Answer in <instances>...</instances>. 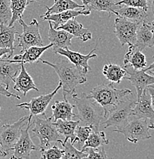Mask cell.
Here are the masks:
<instances>
[{
	"label": "cell",
	"mask_w": 154,
	"mask_h": 159,
	"mask_svg": "<svg viewBox=\"0 0 154 159\" xmlns=\"http://www.w3.org/2000/svg\"><path fill=\"white\" fill-rule=\"evenodd\" d=\"M72 99L78 111L76 117L85 125H89L92 131H99L102 120L106 118L104 109L98 102L85 93H73Z\"/></svg>",
	"instance_id": "cell-1"
},
{
	"label": "cell",
	"mask_w": 154,
	"mask_h": 159,
	"mask_svg": "<svg viewBox=\"0 0 154 159\" xmlns=\"http://www.w3.org/2000/svg\"><path fill=\"white\" fill-rule=\"evenodd\" d=\"M40 61L43 64L52 67L58 74L62 84L63 96L72 95L75 92L77 85L87 82L84 70L68 60H62L60 62L56 63H51L41 58Z\"/></svg>",
	"instance_id": "cell-2"
},
{
	"label": "cell",
	"mask_w": 154,
	"mask_h": 159,
	"mask_svg": "<svg viewBox=\"0 0 154 159\" xmlns=\"http://www.w3.org/2000/svg\"><path fill=\"white\" fill-rule=\"evenodd\" d=\"M132 91L129 89H118L114 87L113 83L107 84H100L93 88L90 93L87 94L97 101L104 108L106 117L114 107H117L124 98L131 95Z\"/></svg>",
	"instance_id": "cell-3"
},
{
	"label": "cell",
	"mask_w": 154,
	"mask_h": 159,
	"mask_svg": "<svg viewBox=\"0 0 154 159\" xmlns=\"http://www.w3.org/2000/svg\"><path fill=\"white\" fill-rule=\"evenodd\" d=\"M44 118L36 117L34 120L32 132L39 139V152L48 148L51 142H59L62 145L64 142L57 129L54 126L52 119L48 118L45 113L42 114Z\"/></svg>",
	"instance_id": "cell-4"
},
{
	"label": "cell",
	"mask_w": 154,
	"mask_h": 159,
	"mask_svg": "<svg viewBox=\"0 0 154 159\" xmlns=\"http://www.w3.org/2000/svg\"><path fill=\"white\" fill-rule=\"evenodd\" d=\"M136 100L124 98L118 105L110 111L104 121V129L115 127L119 129L123 128L133 116V109Z\"/></svg>",
	"instance_id": "cell-5"
},
{
	"label": "cell",
	"mask_w": 154,
	"mask_h": 159,
	"mask_svg": "<svg viewBox=\"0 0 154 159\" xmlns=\"http://www.w3.org/2000/svg\"><path fill=\"white\" fill-rule=\"evenodd\" d=\"M150 129L149 122L147 119L132 116L123 128L113 129V132L123 134L129 142L137 143L140 141L151 138L152 135Z\"/></svg>",
	"instance_id": "cell-6"
},
{
	"label": "cell",
	"mask_w": 154,
	"mask_h": 159,
	"mask_svg": "<svg viewBox=\"0 0 154 159\" xmlns=\"http://www.w3.org/2000/svg\"><path fill=\"white\" fill-rule=\"evenodd\" d=\"M19 21L22 27V33L16 34V41L19 43L18 46L21 48V52L22 53L31 47L43 46V41L39 31V24L37 20L34 19L29 25L23 21L22 18L19 19Z\"/></svg>",
	"instance_id": "cell-7"
},
{
	"label": "cell",
	"mask_w": 154,
	"mask_h": 159,
	"mask_svg": "<svg viewBox=\"0 0 154 159\" xmlns=\"http://www.w3.org/2000/svg\"><path fill=\"white\" fill-rule=\"evenodd\" d=\"M28 119L29 116H23L13 124H5L0 128V145L5 152L9 153L13 150L20 136L21 129L27 125Z\"/></svg>",
	"instance_id": "cell-8"
},
{
	"label": "cell",
	"mask_w": 154,
	"mask_h": 159,
	"mask_svg": "<svg viewBox=\"0 0 154 159\" xmlns=\"http://www.w3.org/2000/svg\"><path fill=\"white\" fill-rule=\"evenodd\" d=\"M141 23L117 17L114 20V33L120 41L122 46L125 44L133 45L135 44L137 31Z\"/></svg>",
	"instance_id": "cell-9"
},
{
	"label": "cell",
	"mask_w": 154,
	"mask_h": 159,
	"mask_svg": "<svg viewBox=\"0 0 154 159\" xmlns=\"http://www.w3.org/2000/svg\"><path fill=\"white\" fill-rule=\"evenodd\" d=\"M62 88V84L59 82L58 85L55 89L50 93L41 95L40 97H34L29 102H23V103L17 104L16 107L21 109H26L30 112V115L29 116L28 122H31V119L33 116H36L38 115L44 113L46 109L49 107V103L51 102V99L54 97L58 90Z\"/></svg>",
	"instance_id": "cell-10"
},
{
	"label": "cell",
	"mask_w": 154,
	"mask_h": 159,
	"mask_svg": "<svg viewBox=\"0 0 154 159\" xmlns=\"http://www.w3.org/2000/svg\"><path fill=\"white\" fill-rule=\"evenodd\" d=\"M31 125V122H28L27 127L21 129V135L15 145L14 154L10 157L11 158L29 159L32 151H39V147H37L31 141L29 130Z\"/></svg>",
	"instance_id": "cell-11"
},
{
	"label": "cell",
	"mask_w": 154,
	"mask_h": 159,
	"mask_svg": "<svg viewBox=\"0 0 154 159\" xmlns=\"http://www.w3.org/2000/svg\"><path fill=\"white\" fill-rule=\"evenodd\" d=\"M128 77L124 80L130 81L137 90V99L140 98L141 94L149 86L154 85V76L147 74L144 70H135L130 66H125Z\"/></svg>",
	"instance_id": "cell-12"
},
{
	"label": "cell",
	"mask_w": 154,
	"mask_h": 159,
	"mask_svg": "<svg viewBox=\"0 0 154 159\" xmlns=\"http://www.w3.org/2000/svg\"><path fill=\"white\" fill-rule=\"evenodd\" d=\"M133 116L147 119L150 129H154V108L151 103L150 93L147 88L143 91L140 98L137 99L133 109Z\"/></svg>",
	"instance_id": "cell-13"
},
{
	"label": "cell",
	"mask_w": 154,
	"mask_h": 159,
	"mask_svg": "<svg viewBox=\"0 0 154 159\" xmlns=\"http://www.w3.org/2000/svg\"><path fill=\"white\" fill-rule=\"evenodd\" d=\"M97 49V46L94 48V49L89 53L88 54H82L81 53L75 52V51H71L68 48H58L54 51V54H60L62 56H64L69 61L76 65L77 67L82 68L84 70V74H87L89 70H90V66L88 64V61L90 59L97 57V54H93L94 51H96Z\"/></svg>",
	"instance_id": "cell-14"
},
{
	"label": "cell",
	"mask_w": 154,
	"mask_h": 159,
	"mask_svg": "<svg viewBox=\"0 0 154 159\" xmlns=\"http://www.w3.org/2000/svg\"><path fill=\"white\" fill-rule=\"evenodd\" d=\"M49 40L52 44L53 51L58 48H68L72 44V40L74 36L68 31L62 29H55L52 25V22L49 21Z\"/></svg>",
	"instance_id": "cell-15"
},
{
	"label": "cell",
	"mask_w": 154,
	"mask_h": 159,
	"mask_svg": "<svg viewBox=\"0 0 154 159\" xmlns=\"http://www.w3.org/2000/svg\"><path fill=\"white\" fill-rule=\"evenodd\" d=\"M21 69V63L12 62L9 59H0V82L9 89L12 81H14Z\"/></svg>",
	"instance_id": "cell-16"
},
{
	"label": "cell",
	"mask_w": 154,
	"mask_h": 159,
	"mask_svg": "<svg viewBox=\"0 0 154 159\" xmlns=\"http://www.w3.org/2000/svg\"><path fill=\"white\" fill-rule=\"evenodd\" d=\"M134 47L140 51H143L147 48L154 47V36L152 31L150 22L147 20L143 21L139 25L137 31Z\"/></svg>",
	"instance_id": "cell-17"
},
{
	"label": "cell",
	"mask_w": 154,
	"mask_h": 159,
	"mask_svg": "<svg viewBox=\"0 0 154 159\" xmlns=\"http://www.w3.org/2000/svg\"><path fill=\"white\" fill-rule=\"evenodd\" d=\"M63 97H64V100L56 101L51 106L52 115L51 117L53 119L52 122H55L58 119L72 120L76 117V115L73 112V109L75 107V106L72 105L68 102L66 96Z\"/></svg>",
	"instance_id": "cell-18"
},
{
	"label": "cell",
	"mask_w": 154,
	"mask_h": 159,
	"mask_svg": "<svg viewBox=\"0 0 154 159\" xmlns=\"http://www.w3.org/2000/svg\"><path fill=\"white\" fill-rule=\"evenodd\" d=\"M24 64V63H21L20 71L13 81L14 82L13 88L18 92L22 93L23 96H26L28 92L32 89L39 92V89L36 87L32 77L26 70Z\"/></svg>",
	"instance_id": "cell-19"
},
{
	"label": "cell",
	"mask_w": 154,
	"mask_h": 159,
	"mask_svg": "<svg viewBox=\"0 0 154 159\" xmlns=\"http://www.w3.org/2000/svg\"><path fill=\"white\" fill-rule=\"evenodd\" d=\"M91 14V11L89 9H82L79 11H75L74 9H69L66 10V11H62V12L57 13V14H52L49 15V16H43L41 17L43 20H46V21H51V22L54 23L52 25L54 29H58L60 25L64 24L67 22L68 20L73 19V18H76L77 16H89Z\"/></svg>",
	"instance_id": "cell-20"
},
{
	"label": "cell",
	"mask_w": 154,
	"mask_h": 159,
	"mask_svg": "<svg viewBox=\"0 0 154 159\" xmlns=\"http://www.w3.org/2000/svg\"><path fill=\"white\" fill-rule=\"evenodd\" d=\"M53 47L52 44H49L46 46H35V47H31L29 48L26 49V51H23L21 54L14 56L12 59L10 60L12 62L16 63H29V64H32V63L37 62L39 60H40L41 55L46 50L51 48Z\"/></svg>",
	"instance_id": "cell-21"
},
{
	"label": "cell",
	"mask_w": 154,
	"mask_h": 159,
	"mask_svg": "<svg viewBox=\"0 0 154 159\" xmlns=\"http://www.w3.org/2000/svg\"><path fill=\"white\" fill-rule=\"evenodd\" d=\"M56 29H62L72 34L74 37L81 39L82 41H87L92 39V33L90 30L84 28L82 23H79L74 18L59 26Z\"/></svg>",
	"instance_id": "cell-22"
},
{
	"label": "cell",
	"mask_w": 154,
	"mask_h": 159,
	"mask_svg": "<svg viewBox=\"0 0 154 159\" xmlns=\"http://www.w3.org/2000/svg\"><path fill=\"white\" fill-rule=\"evenodd\" d=\"M124 64L135 70H143L147 67V59L141 51L136 48L133 45H129V50L124 56Z\"/></svg>",
	"instance_id": "cell-23"
},
{
	"label": "cell",
	"mask_w": 154,
	"mask_h": 159,
	"mask_svg": "<svg viewBox=\"0 0 154 159\" xmlns=\"http://www.w3.org/2000/svg\"><path fill=\"white\" fill-rule=\"evenodd\" d=\"M53 123H54V126L56 127L59 134L64 137V140H69L70 139L71 142L73 145L77 142V137L75 135V129L80 123V120L73 121L58 119L55 122H53Z\"/></svg>",
	"instance_id": "cell-24"
},
{
	"label": "cell",
	"mask_w": 154,
	"mask_h": 159,
	"mask_svg": "<svg viewBox=\"0 0 154 159\" xmlns=\"http://www.w3.org/2000/svg\"><path fill=\"white\" fill-rule=\"evenodd\" d=\"M115 11L116 16L119 17L125 18L139 23H142L146 21L148 16L147 11H145L140 8L125 6V5H121V6L118 9L115 10Z\"/></svg>",
	"instance_id": "cell-25"
},
{
	"label": "cell",
	"mask_w": 154,
	"mask_h": 159,
	"mask_svg": "<svg viewBox=\"0 0 154 159\" xmlns=\"http://www.w3.org/2000/svg\"><path fill=\"white\" fill-rule=\"evenodd\" d=\"M17 34L18 31L15 26L0 23V47L9 48L14 52L16 36Z\"/></svg>",
	"instance_id": "cell-26"
},
{
	"label": "cell",
	"mask_w": 154,
	"mask_h": 159,
	"mask_svg": "<svg viewBox=\"0 0 154 159\" xmlns=\"http://www.w3.org/2000/svg\"><path fill=\"white\" fill-rule=\"evenodd\" d=\"M102 73L108 80L115 84H120L127 75L125 67H122L113 63L105 64L103 67Z\"/></svg>",
	"instance_id": "cell-27"
},
{
	"label": "cell",
	"mask_w": 154,
	"mask_h": 159,
	"mask_svg": "<svg viewBox=\"0 0 154 159\" xmlns=\"http://www.w3.org/2000/svg\"><path fill=\"white\" fill-rule=\"evenodd\" d=\"M54 4L51 7L44 6V7L47 9V11L41 17L49 16V15L57 14V13L62 12L66 10L75 9H79V8L84 9L85 8L84 5L77 4L76 2L73 1V0H54Z\"/></svg>",
	"instance_id": "cell-28"
},
{
	"label": "cell",
	"mask_w": 154,
	"mask_h": 159,
	"mask_svg": "<svg viewBox=\"0 0 154 159\" xmlns=\"http://www.w3.org/2000/svg\"><path fill=\"white\" fill-rule=\"evenodd\" d=\"M87 4L85 8L87 9L95 10L97 11H105L109 15L115 14V3L113 0H86Z\"/></svg>",
	"instance_id": "cell-29"
},
{
	"label": "cell",
	"mask_w": 154,
	"mask_h": 159,
	"mask_svg": "<svg viewBox=\"0 0 154 159\" xmlns=\"http://www.w3.org/2000/svg\"><path fill=\"white\" fill-rule=\"evenodd\" d=\"M33 1L30 0H10L12 18L9 25L12 26L16 21L21 19L28 5Z\"/></svg>",
	"instance_id": "cell-30"
},
{
	"label": "cell",
	"mask_w": 154,
	"mask_h": 159,
	"mask_svg": "<svg viewBox=\"0 0 154 159\" xmlns=\"http://www.w3.org/2000/svg\"><path fill=\"white\" fill-rule=\"evenodd\" d=\"M109 141L106 138L105 133L104 132L92 131L89 135L88 138L84 143L82 150H84L86 148H98L101 145L108 144Z\"/></svg>",
	"instance_id": "cell-31"
},
{
	"label": "cell",
	"mask_w": 154,
	"mask_h": 159,
	"mask_svg": "<svg viewBox=\"0 0 154 159\" xmlns=\"http://www.w3.org/2000/svg\"><path fill=\"white\" fill-rule=\"evenodd\" d=\"M62 145L64 148L63 159H82L87 158V154L85 150H77L68 140H64Z\"/></svg>",
	"instance_id": "cell-32"
},
{
	"label": "cell",
	"mask_w": 154,
	"mask_h": 159,
	"mask_svg": "<svg viewBox=\"0 0 154 159\" xmlns=\"http://www.w3.org/2000/svg\"><path fill=\"white\" fill-rule=\"evenodd\" d=\"M11 18L10 0H0V23L9 25Z\"/></svg>",
	"instance_id": "cell-33"
},
{
	"label": "cell",
	"mask_w": 154,
	"mask_h": 159,
	"mask_svg": "<svg viewBox=\"0 0 154 159\" xmlns=\"http://www.w3.org/2000/svg\"><path fill=\"white\" fill-rule=\"evenodd\" d=\"M41 159H61L64 155V149H60L56 145L40 151Z\"/></svg>",
	"instance_id": "cell-34"
},
{
	"label": "cell",
	"mask_w": 154,
	"mask_h": 159,
	"mask_svg": "<svg viewBox=\"0 0 154 159\" xmlns=\"http://www.w3.org/2000/svg\"><path fill=\"white\" fill-rule=\"evenodd\" d=\"M114 3H115V6L125 5V6L140 8L145 11H148L149 9V0H120Z\"/></svg>",
	"instance_id": "cell-35"
},
{
	"label": "cell",
	"mask_w": 154,
	"mask_h": 159,
	"mask_svg": "<svg viewBox=\"0 0 154 159\" xmlns=\"http://www.w3.org/2000/svg\"><path fill=\"white\" fill-rule=\"evenodd\" d=\"M92 132V128L89 125H85V126H79L77 125L75 129V135L77 137V142H79L80 145H83L88 138L89 135Z\"/></svg>",
	"instance_id": "cell-36"
},
{
	"label": "cell",
	"mask_w": 154,
	"mask_h": 159,
	"mask_svg": "<svg viewBox=\"0 0 154 159\" xmlns=\"http://www.w3.org/2000/svg\"><path fill=\"white\" fill-rule=\"evenodd\" d=\"M85 152H87L86 158H107L104 147L100 146L98 148H86Z\"/></svg>",
	"instance_id": "cell-37"
},
{
	"label": "cell",
	"mask_w": 154,
	"mask_h": 159,
	"mask_svg": "<svg viewBox=\"0 0 154 159\" xmlns=\"http://www.w3.org/2000/svg\"><path fill=\"white\" fill-rule=\"evenodd\" d=\"M0 95H2V96H5V97H15V98L18 99H20V97L18 95H16V94L14 93H12L11 92H9V90H8L5 87V86L3 85L2 84L1 82H0Z\"/></svg>",
	"instance_id": "cell-38"
},
{
	"label": "cell",
	"mask_w": 154,
	"mask_h": 159,
	"mask_svg": "<svg viewBox=\"0 0 154 159\" xmlns=\"http://www.w3.org/2000/svg\"><path fill=\"white\" fill-rule=\"evenodd\" d=\"M13 53L14 52H12L10 49L0 47V58L3 57V56H5V57H6V58L9 59L13 54Z\"/></svg>",
	"instance_id": "cell-39"
},
{
	"label": "cell",
	"mask_w": 154,
	"mask_h": 159,
	"mask_svg": "<svg viewBox=\"0 0 154 159\" xmlns=\"http://www.w3.org/2000/svg\"><path fill=\"white\" fill-rule=\"evenodd\" d=\"M147 90L148 92L150 93V98H151V103L153 107L154 108V86H149L147 87Z\"/></svg>",
	"instance_id": "cell-40"
},
{
	"label": "cell",
	"mask_w": 154,
	"mask_h": 159,
	"mask_svg": "<svg viewBox=\"0 0 154 159\" xmlns=\"http://www.w3.org/2000/svg\"><path fill=\"white\" fill-rule=\"evenodd\" d=\"M144 70L147 71V72L149 73H154V61L148 67H146V68L143 69Z\"/></svg>",
	"instance_id": "cell-41"
},
{
	"label": "cell",
	"mask_w": 154,
	"mask_h": 159,
	"mask_svg": "<svg viewBox=\"0 0 154 159\" xmlns=\"http://www.w3.org/2000/svg\"><path fill=\"white\" fill-rule=\"evenodd\" d=\"M9 155V153L6 152H5L2 148L1 145H0V158H4V157H6Z\"/></svg>",
	"instance_id": "cell-42"
},
{
	"label": "cell",
	"mask_w": 154,
	"mask_h": 159,
	"mask_svg": "<svg viewBox=\"0 0 154 159\" xmlns=\"http://www.w3.org/2000/svg\"><path fill=\"white\" fill-rule=\"evenodd\" d=\"M149 6L150 7L151 11L153 12L154 16V0H150V2H149Z\"/></svg>",
	"instance_id": "cell-43"
},
{
	"label": "cell",
	"mask_w": 154,
	"mask_h": 159,
	"mask_svg": "<svg viewBox=\"0 0 154 159\" xmlns=\"http://www.w3.org/2000/svg\"><path fill=\"white\" fill-rule=\"evenodd\" d=\"M150 26H151V29H152V31H153V36H154V20L152 22H150Z\"/></svg>",
	"instance_id": "cell-44"
},
{
	"label": "cell",
	"mask_w": 154,
	"mask_h": 159,
	"mask_svg": "<svg viewBox=\"0 0 154 159\" xmlns=\"http://www.w3.org/2000/svg\"><path fill=\"white\" fill-rule=\"evenodd\" d=\"M81 1H82V2H83V5H84V6H85L86 4H87V1H86V0H81Z\"/></svg>",
	"instance_id": "cell-45"
},
{
	"label": "cell",
	"mask_w": 154,
	"mask_h": 159,
	"mask_svg": "<svg viewBox=\"0 0 154 159\" xmlns=\"http://www.w3.org/2000/svg\"><path fill=\"white\" fill-rule=\"evenodd\" d=\"M149 74H151L152 75H153V76H154V73H149Z\"/></svg>",
	"instance_id": "cell-46"
},
{
	"label": "cell",
	"mask_w": 154,
	"mask_h": 159,
	"mask_svg": "<svg viewBox=\"0 0 154 159\" xmlns=\"http://www.w3.org/2000/svg\"><path fill=\"white\" fill-rule=\"evenodd\" d=\"M32 1H41V0H32Z\"/></svg>",
	"instance_id": "cell-47"
},
{
	"label": "cell",
	"mask_w": 154,
	"mask_h": 159,
	"mask_svg": "<svg viewBox=\"0 0 154 159\" xmlns=\"http://www.w3.org/2000/svg\"><path fill=\"white\" fill-rule=\"evenodd\" d=\"M0 110H1V107H0ZM0 122H1V120H0Z\"/></svg>",
	"instance_id": "cell-48"
}]
</instances>
